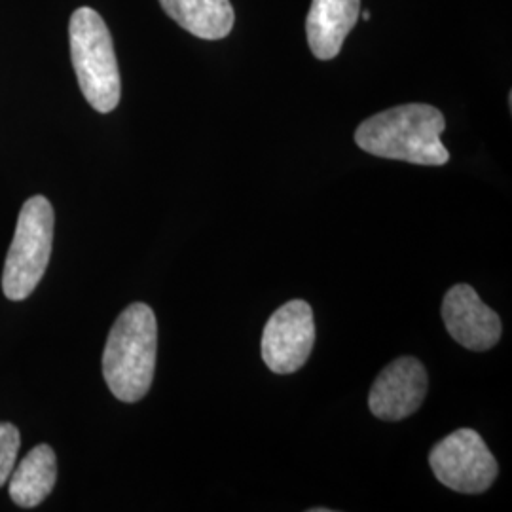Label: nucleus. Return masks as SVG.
Masks as SVG:
<instances>
[{
	"label": "nucleus",
	"mask_w": 512,
	"mask_h": 512,
	"mask_svg": "<svg viewBox=\"0 0 512 512\" xmlns=\"http://www.w3.org/2000/svg\"><path fill=\"white\" fill-rule=\"evenodd\" d=\"M444 129L446 120L439 109L410 103L370 116L355 131V143L378 158L444 165L450 160V152L440 141Z\"/></svg>",
	"instance_id": "nucleus-1"
},
{
	"label": "nucleus",
	"mask_w": 512,
	"mask_h": 512,
	"mask_svg": "<svg viewBox=\"0 0 512 512\" xmlns=\"http://www.w3.org/2000/svg\"><path fill=\"white\" fill-rule=\"evenodd\" d=\"M158 323L147 304H131L112 325L103 353V376L110 393L122 403L141 401L156 368Z\"/></svg>",
	"instance_id": "nucleus-2"
},
{
	"label": "nucleus",
	"mask_w": 512,
	"mask_h": 512,
	"mask_svg": "<svg viewBox=\"0 0 512 512\" xmlns=\"http://www.w3.org/2000/svg\"><path fill=\"white\" fill-rule=\"evenodd\" d=\"M71 59L86 101L101 114L118 107L122 80L114 42L103 18L88 6L74 10L69 23Z\"/></svg>",
	"instance_id": "nucleus-3"
},
{
	"label": "nucleus",
	"mask_w": 512,
	"mask_h": 512,
	"mask_svg": "<svg viewBox=\"0 0 512 512\" xmlns=\"http://www.w3.org/2000/svg\"><path fill=\"white\" fill-rule=\"evenodd\" d=\"M54 220V207L44 196L23 203L2 272V291L8 300H25L37 289L52 256Z\"/></svg>",
	"instance_id": "nucleus-4"
},
{
	"label": "nucleus",
	"mask_w": 512,
	"mask_h": 512,
	"mask_svg": "<svg viewBox=\"0 0 512 512\" xmlns=\"http://www.w3.org/2000/svg\"><path fill=\"white\" fill-rule=\"evenodd\" d=\"M429 465L442 486L459 494H484L499 467L486 442L473 429H458L435 444Z\"/></svg>",
	"instance_id": "nucleus-5"
},
{
	"label": "nucleus",
	"mask_w": 512,
	"mask_h": 512,
	"mask_svg": "<svg viewBox=\"0 0 512 512\" xmlns=\"http://www.w3.org/2000/svg\"><path fill=\"white\" fill-rule=\"evenodd\" d=\"M315 344L313 311L304 300H291L274 311L262 334V359L275 374H293L308 363Z\"/></svg>",
	"instance_id": "nucleus-6"
},
{
	"label": "nucleus",
	"mask_w": 512,
	"mask_h": 512,
	"mask_svg": "<svg viewBox=\"0 0 512 512\" xmlns=\"http://www.w3.org/2000/svg\"><path fill=\"white\" fill-rule=\"evenodd\" d=\"M429 389L427 372L418 359L401 357L385 366L368 395L370 412L384 421H401L420 410Z\"/></svg>",
	"instance_id": "nucleus-7"
},
{
	"label": "nucleus",
	"mask_w": 512,
	"mask_h": 512,
	"mask_svg": "<svg viewBox=\"0 0 512 512\" xmlns=\"http://www.w3.org/2000/svg\"><path fill=\"white\" fill-rule=\"evenodd\" d=\"M442 319L450 336L471 351L494 348L501 338V319L473 287L459 283L442 302Z\"/></svg>",
	"instance_id": "nucleus-8"
},
{
	"label": "nucleus",
	"mask_w": 512,
	"mask_h": 512,
	"mask_svg": "<svg viewBox=\"0 0 512 512\" xmlns=\"http://www.w3.org/2000/svg\"><path fill=\"white\" fill-rule=\"evenodd\" d=\"M361 16V0H311L306 37L311 54L330 61L342 52L344 40Z\"/></svg>",
	"instance_id": "nucleus-9"
},
{
	"label": "nucleus",
	"mask_w": 512,
	"mask_h": 512,
	"mask_svg": "<svg viewBox=\"0 0 512 512\" xmlns=\"http://www.w3.org/2000/svg\"><path fill=\"white\" fill-rule=\"evenodd\" d=\"M165 14L203 40L226 38L236 23L230 0H160Z\"/></svg>",
	"instance_id": "nucleus-10"
},
{
	"label": "nucleus",
	"mask_w": 512,
	"mask_h": 512,
	"mask_svg": "<svg viewBox=\"0 0 512 512\" xmlns=\"http://www.w3.org/2000/svg\"><path fill=\"white\" fill-rule=\"evenodd\" d=\"M10 497L23 507L33 509L40 505L54 490L57 480V463L54 450L48 444L33 448L10 475Z\"/></svg>",
	"instance_id": "nucleus-11"
},
{
	"label": "nucleus",
	"mask_w": 512,
	"mask_h": 512,
	"mask_svg": "<svg viewBox=\"0 0 512 512\" xmlns=\"http://www.w3.org/2000/svg\"><path fill=\"white\" fill-rule=\"evenodd\" d=\"M19 431L12 423H0V486L8 482L16 467L19 452Z\"/></svg>",
	"instance_id": "nucleus-12"
},
{
	"label": "nucleus",
	"mask_w": 512,
	"mask_h": 512,
	"mask_svg": "<svg viewBox=\"0 0 512 512\" xmlns=\"http://www.w3.org/2000/svg\"><path fill=\"white\" fill-rule=\"evenodd\" d=\"M363 18H365L366 21H368V19H370V12H365V14H363Z\"/></svg>",
	"instance_id": "nucleus-13"
}]
</instances>
